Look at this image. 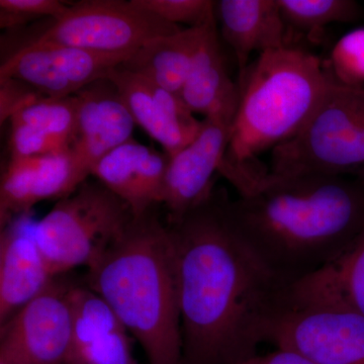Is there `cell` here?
Segmentation results:
<instances>
[{
  "instance_id": "6da1fadb",
  "label": "cell",
  "mask_w": 364,
  "mask_h": 364,
  "mask_svg": "<svg viewBox=\"0 0 364 364\" xmlns=\"http://www.w3.org/2000/svg\"><path fill=\"white\" fill-rule=\"evenodd\" d=\"M231 198L213 189L167 220L176 250L182 364H240L258 354L289 305L291 284L248 247L232 220Z\"/></svg>"
},
{
  "instance_id": "7a4b0ae2",
  "label": "cell",
  "mask_w": 364,
  "mask_h": 364,
  "mask_svg": "<svg viewBox=\"0 0 364 364\" xmlns=\"http://www.w3.org/2000/svg\"><path fill=\"white\" fill-rule=\"evenodd\" d=\"M230 212L258 259L293 286L350 249L364 228V181L332 174H267L252 193L231 200Z\"/></svg>"
},
{
  "instance_id": "3957f363",
  "label": "cell",
  "mask_w": 364,
  "mask_h": 364,
  "mask_svg": "<svg viewBox=\"0 0 364 364\" xmlns=\"http://www.w3.org/2000/svg\"><path fill=\"white\" fill-rule=\"evenodd\" d=\"M85 284L105 299L149 364H182L176 250L156 208L134 217L87 268Z\"/></svg>"
},
{
  "instance_id": "277c9868",
  "label": "cell",
  "mask_w": 364,
  "mask_h": 364,
  "mask_svg": "<svg viewBox=\"0 0 364 364\" xmlns=\"http://www.w3.org/2000/svg\"><path fill=\"white\" fill-rule=\"evenodd\" d=\"M335 82L322 60L293 45L262 53L240 73L238 107L219 171L239 196L267 176L258 157L294 138Z\"/></svg>"
},
{
  "instance_id": "5b68a950",
  "label": "cell",
  "mask_w": 364,
  "mask_h": 364,
  "mask_svg": "<svg viewBox=\"0 0 364 364\" xmlns=\"http://www.w3.org/2000/svg\"><path fill=\"white\" fill-rule=\"evenodd\" d=\"M310 173L364 181V87L335 82L306 126L272 151L268 176Z\"/></svg>"
},
{
  "instance_id": "8992f818",
  "label": "cell",
  "mask_w": 364,
  "mask_h": 364,
  "mask_svg": "<svg viewBox=\"0 0 364 364\" xmlns=\"http://www.w3.org/2000/svg\"><path fill=\"white\" fill-rule=\"evenodd\" d=\"M131 208L102 182L85 181L33 223V233L55 277L90 267L123 235Z\"/></svg>"
},
{
  "instance_id": "52a82bcc",
  "label": "cell",
  "mask_w": 364,
  "mask_h": 364,
  "mask_svg": "<svg viewBox=\"0 0 364 364\" xmlns=\"http://www.w3.org/2000/svg\"><path fill=\"white\" fill-rule=\"evenodd\" d=\"M181 30L132 1L85 0L69 6L63 16L51 18L49 25L14 51L26 45L50 44L129 57L149 41Z\"/></svg>"
},
{
  "instance_id": "ba28073f",
  "label": "cell",
  "mask_w": 364,
  "mask_h": 364,
  "mask_svg": "<svg viewBox=\"0 0 364 364\" xmlns=\"http://www.w3.org/2000/svg\"><path fill=\"white\" fill-rule=\"evenodd\" d=\"M267 342L315 364H364V316L343 304L291 293Z\"/></svg>"
},
{
  "instance_id": "9c48e42d",
  "label": "cell",
  "mask_w": 364,
  "mask_h": 364,
  "mask_svg": "<svg viewBox=\"0 0 364 364\" xmlns=\"http://www.w3.org/2000/svg\"><path fill=\"white\" fill-rule=\"evenodd\" d=\"M65 275L57 277L0 326V363L67 364L73 329V282Z\"/></svg>"
},
{
  "instance_id": "30bf717a",
  "label": "cell",
  "mask_w": 364,
  "mask_h": 364,
  "mask_svg": "<svg viewBox=\"0 0 364 364\" xmlns=\"http://www.w3.org/2000/svg\"><path fill=\"white\" fill-rule=\"evenodd\" d=\"M130 57V56H129ZM50 44L23 46L2 59L0 78H14L42 97L63 98L107 78L129 58Z\"/></svg>"
},
{
  "instance_id": "8fae6325",
  "label": "cell",
  "mask_w": 364,
  "mask_h": 364,
  "mask_svg": "<svg viewBox=\"0 0 364 364\" xmlns=\"http://www.w3.org/2000/svg\"><path fill=\"white\" fill-rule=\"evenodd\" d=\"M107 78L116 85L136 126L159 143L169 158L193 142L202 130L203 119H198L178 95L121 64Z\"/></svg>"
},
{
  "instance_id": "7c38bea8",
  "label": "cell",
  "mask_w": 364,
  "mask_h": 364,
  "mask_svg": "<svg viewBox=\"0 0 364 364\" xmlns=\"http://www.w3.org/2000/svg\"><path fill=\"white\" fill-rule=\"evenodd\" d=\"M88 176L69 149L9 159L0 182V226L28 215L37 203L65 198Z\"/></svg>"
},
{
  "instance_id": "4fadbf2b",
  "label": "cell",
  "mask_w": 364,
  "mask_h": 364,
  "mask_svg": "<svg viewBox=\"0 0 364 364\" xmlns=\"http://www.w3.org/2000/svg\"><path fill=\"white\" fill-rule=\"evenodd\" d=\"M74 98L75 126L69 150L83 171L91 176L100 159L133 138L136 124L111 79L95 81Z\"/></svg>"
},
{
  "instance_id": "5bb4252c",
  "label": "cell",
  "mask_w": 364,
  "mask_h": 364,
  "mask_svg": "<svg viewBox=\"0 0 364 364\" xmlns=\"http://www.w3.org/2000/svg\"><path fill=\"white\" fill-rule=\"evenodd\" d=\"M202 130L188 146L169 158L162 205L167 220L176 219L205 200L215 188L228 146L232 124L220 119H203Z\"/></svg>"
},
{
  "instance_id": "9a60e30c",
  "label": "cell",
  "mask_w": 364,
  "mask_h": 364,
  "mask_svg": "<svg viewBox=\"0 0 364 364\" xmlns=\"http://www.w3.org/2000/svg\"><path fill=\"white\" fill-rule=\"evenodd\" d=\"M70 299L73 329L67 364H138L130 333L100 294L73 282Z\"/></svg>"
},
{
  "instance_id": "2e32d148",
  "label": "cell",
  "mask_w": 364,
  "mask_h": 364,
  "mask_svg": "<svg viewBox=\"0 0 364 364\" xmlns=\"http://www.w3.org/2000/svg\"><path fill=\"white\" fill-rule=\"evenodd\" d=\"M33 233L28 215L1 228L0 326L56 279Z\"/></svg>"
},
{
  "instance_id": "e0dca14e",
  "label": "cell",
  "mask_w": 364,
  "mask_h": 364,
  "mask_svg": "<svg viewBox=\"0 0 364 364\" xmlns=\"http://www.w3.org/2000/svg\"><path fill=\"white\" fill-rule=\"evenodd\" d=\"M169 157L133 138L105 155L91 170L102 182L131 208L135 217L163 202Z\"/></svg>"
},
{
  "instance_id": "ac0fdd59",
  "label": "cell",
  "mask_w": 364,
  "mask_h": 364,
  "mask_svg": "<svg viewBox=\"0 0 364 364\" xmlns=\"http://www.w3.org/2000/svg\"><path fill=\"white\" fill-rule=\"evenodd\" d=\"M215 18L223 40L233 50L240 73L254 52L282 49L287 43V25L277 0H220Z\"/></svg>"
},
{
  "instance_id": "d6986e66",
  "label": "cell",
  "mask_w": 364,
  "mask_h": 364,
  "mask_svg": "<svg viewBox=\"0 0 364 364\" xmlns=\"http://www.w3.org/2000/svg\"><path fill=\"white\" fill-rule=\"evenodd\" d=\"M182 102L203 119H220L233 123L239 102V85L228 73L223 56L217 20L203 28L200 45L186 85Z\"/></svg>"
},
{
  "instance_id": "ffe728a7",
  "label": "cell",
  "mask_w": 364,
  "mask_h": 364,
  "mask_svg": "<svg viewBox=\"0 0 364 364\" xmlns=\"http://www.w3.org/2000/svg\"><path fill=\"white\" fill-rule=\"evenodd\" d=\"M203 28L205 26L182 28L173 35L149 41L121 65L179 97L191 72Z\"/></svg>"
},
{
  "instance_id": "44dd1931",
  "label": "cell",
  "mask_w": 364,
  "mask_h": 364,
  "mask_svg": "<svg viewBox=\"0 0 364 364\" xmlns=\"http://www.w3.org/2000/svg\"><path fill=\"white\" fill-rule=\"evenodd\" d=\"M291 294L343 304L364 316V228L342 257L293 284Z\"/></svg>"
},
{
  "instance_id": "7402d4cb",
  "label": "cell",
  "mask_w": 364,
  "mask_h": 364,
  "mask_svg": "<svg viewBox=\"0 0 364 364\" xmlns=\"http://www.w3.org/2000/svg\"><path fill=\"white\" fill-rule=\"evenodd\" d=\"M75 114L74 95L63 98L41 97L14 112L9 122L30 127L69 148L75 126Z\"/></svg>"
},
{
  "instance_id": "603a6c76",
  "label": "cell",
  "mask_w": 364,
  "mask_h": 364,
  "mask_svg": "<svg viewBox=\"0 0 364 364\" xmlns=\"http://www.w3.org/2000/svg\"><path fill=\"white\" fill-rule=\"evenodd\" d=\"M287 26L320 33L334 23H351L360 16V7L352 0H277Z\"/></svg>"
},
{
  "instance_id": "cb8c5ba5",
  "label": "cell",
  "mask_w": 364,
  "mask_h": 364,
  "mask_svg": "<svg viewBox=\"0 0 364 364\" xmlns=\"http://www.w3.org/2000/svg\"><path fill=\"white\" fill-rule=\"evenodd\" d=\"M328 68L339 85L364 87V26L340 38L333 47Z\"/></svg>"
},
{
  "instance_id": "d4e9b609",
  "label": "cell",
  "mask_w": 364,
  "mask_h": 364,
  "mask_svg": "<svg viewBox=\"0 0 364 364\" xmlns=\"http://www.w3.org/2000/svg\"><path fill=\"white\" fill-rule=\"evenodd\" d=\"M132 4L167 23L200 28L217 20L212 0H131Z\"/></svg>"
},
{
  "instance_id": "484cf974",
  "label": "cell",
  "mask_w": 364,
  "mask_h": 364,
  "mask_svg": "<svg viewBox=\"0 0 364 364\" xmlns=\"http://www.w3.org/2000/svg\"><path fill=\"white\" fill-rule=\"evenodd\" d=\"M68 9L59 0H0V28L18 30L31 21L58 18Z\"/></svg>"
},
{
  "instance_id": "4316f807",
  "label": "cell",
  "mask_w": 364,
  "mask_h": 364,
  "mask_svg": "<svg viewBox=\"0 0 364 364\" xmlns=\"http://www.w3.org/2000/svg\"><path fill=\"white\" fill-rule=\"evenodd\" d=\"M42 97L40 93L14 78H0V122L9 121L14 112Z\"/></svg>"
},
{
  "instance_id": "83f0119b",
  "label": "cell",
  "mask_w": 364,
  "mask_h": 364,
  "mask_svg": "<svg viewBox=\"0 0 364 364\" xmlns=\"http://www.w3.org/2000/svg\"><path fill=\"white\" fill-rule=\"evenodd\" d=\"M240 364H315L299 353L291 350L277 348V350L257 355Z\"/></svg>"
},
{
  "instance_id": "f1b7e54d",
  "label": "cell",
  "mask_w": 364,
  "mask_h": 364,
  "mask_svg": "<svg viewBox=\"0 0 364 364\" xmlns=\"http://www.w3.org/2000/svg\"><path fill=\"white\" fill-rule=\"evenodd\" d=\"M0 364H4V363H0Z\"/></svg>"
}]
</instances>
